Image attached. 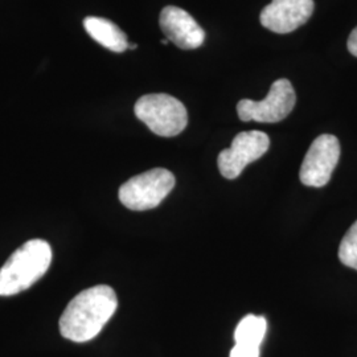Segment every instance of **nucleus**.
<instances>
[{
	"label": "nucleus",
	"mask_w": 357,
	"mask_h": 357,
	"mask_svg": "<svg viewBox=\"0 0 357 357\" xmlns=\"http://www.w3.org/2000/svg\"><path fill=\"white\" fill-rule=\"evenodd\" d=\"M137 118L153 134L165 138L176 137L188 123V113L183 103L168 94H146L134 107Z\"/></svg>",
	"instance_id": "nucleus-3"
},
{
	"label": "nucleus",
	"mask_w": 357,
	"mask_h": 357,
	"mask_svg": "<svg viewBox=\"0 0 357 357\" xmlns=\"http://www.w3.org/2000/svg\"><path fill=\"white\" fill-rule=\"evenodd\" d=\"M159 24L166 38L180 50H197L204 43V29L196 23L190 13L178 7H165L160 13Z\"/></svg>",
	"instance_id": "nucleus-9"
},
{
	"label": "nucleus",
	"mask_w": 357,
	"mask_h": 357,
	"mask_svg": "<svg viewBox=\"0 0 357 357\" xmlns=\"http://www.w3.org/2000/svg\"><path fill=\"white\" fill-rule=\"evenodd\" d=\"M168 43H169V40H168V38H163V40H162V44H163V45H167Z\"/></svg>",
	"instance_id": "nucleus-16"
},
{
	"label": "nucleus",
	"mask_w": 357,
	"mask_h": 357,
	"mask_svg": "<svg viewBox=\"0 0 357 357\" xmlns=\"http://www.w3.org/2000/svg\"><path fill=\"white\" fill-rule=\"evenodd\" d=\"M270 139L262 131H243L234 137L229 149L222 150L217 165L225 178H237L243 168L268 153Z\"/></svg>",
	"instance_id": "nucleus-6"
},
{
	"label": "nucleus",
	"mask_w": 357,
	"mask_h": 357,
	"mask_svg": "<svg viewBox=\"0 0 357 357\" xmlns=\"http://www.w3.org/2000/svg\"><path fill=\"white\" fill-rule=\"evenodd\" d=\"M314 0H273L261 13V24L274 33H290L306 24L314 13Z\"/></svg>",
	"instance_id": "nucleus-8"
},
{
	"label": "nucleus",
	"mask_w": 357,
	"mask_h": 357,
	"mask_svg": "<svg viewBox=\"0 0 357 357\" xmlns=\"http://www.w3.org/2000/svg\"><path fill=\"white\" fill-rule=\"evenodd\" d=\"M118 307L114 290L107 284L93 286L76 295L60 318V332L75 343H86L94 339Z\"/></svg>",
	"instance_id": "nucleus-1"
},
{
	"label": "nucleus",
	"mask_w": 357,
	"mask_h": 357,
	"mask_svg": "<svg viewBox=\"0 0 357 357\" xmlns=\"http://www.w3.org/2000/svg\"><path fill=\"white\" fill-rule=\"evenodd\" d=\"M230 357H259V347L236 344L230 351Z\"/></svg>",
	"instance_id": "nucleus-13"
},
{
	"label": "nucleus",
	"mask_w": 357,
	"mask_h": 357,
	"mask_svg": "<svg viewBox=\"0 0 357 357\" xmlns=\"http://www.w3.org/2000/svg\"><path fill=\"white\" fill-rule=\"evenodd\" d=\"M138 48V45H135V44H128V50H137Z\"/></svg>",
	"instance_id": "nucleus-15"
},
{
	"label": "nucleus",
	"mask_w": 357,
	"mask_h": 357,
	"mask_svg": "<svg viewBox=\"0 0 357 357\" xmlns=\"http://www.w3.org/2000/svg\"><path fill=\"white\" fill-rule=\"evenodd\" d=\"M175 187V176L166 168H153L128 178L119 188L121 203L131 211H149L160 204Z\"/></svg>",
	"instance_id": "nucleus-4"
},
{
	"label": "nucleus",
	"mask_w": 357,
	"mask_h": 357,
	"mask_svg": "<svg viewBox=\"0 0 357 357\" xmlns=\"http://www.w3.org/2000/svg\"><path fill=\"white\" fill-rule=\"evenodd\" d=\"M339 259L345 266L357 270V221L345 233L340 243Z\"/></svg>",
	"instance_id": "nucleus-12"
},
{
	"label": "nucleus",
	"mask_w": 357,
	"mask_h": 357,
	"mask_svg": "<svg viewBox=\"0 0 357 357\" xmlns=\"http://www.w3.org/2000/svg\"><path fill=\"white\" fill-rule=\"evenodd\" d=\"M268 330V320L265 317H257L253 314L246 315L238 323L234 331L236 344L259 347Z\"/></svg>",
	"instance_id": "nucleus-11"
},
{
	"label": "nucleus",
	"mask_w": 357,
	"mask_h": 357,
	"mask_svg": "<svg viewBox=\"0 0 357 357\" xmlns=\"http://www.w3.org/2000/svg\"><path fill=\"white\" fill-rule=\"evenodd\" d=\"M84 26L90 38L109 51L122 53L128 50V36L113 22L103 17L88 16L84 20Z\"/></svg>",
	"instance_id": "nucleus-10"
},
{
	"label": "nucleus",
	"mask_w": 357,
	"mask_h": 357,
	"mask_svg": "<svg viewBox=\"0 0 357 357\" xmlns=\"http://www.w3.org/2000/svg\"><path fill=\"white\" fill-rule=\"evenodd\" d=\"M52 248L45 240H29L16 249L0 268V296H13L29 289L48 271Z\"/></svg>",
	"instance_id": "nucleus-2"
},
{
	"label": "nucleus",
	"mask_w": 357,
	"mask_h": 357,
	"mask_svg": "<svg viewBox=\"0 0 357 357\" xmlns=\"http://www.w3.org/2000/svg\"><path fill=\"white\" fill-rule=\"evenodd\" d=\"M340 159V143L335 135L323 134L310 146L299 178L307 187H324Z\"/></svg>",
	"instance_id": "nucleus-7"
},
{
	"label": "nucleus",
	"mask_w": 357,
	"mask_h": 357,
	"mask_svg": "<svg viewBox=\"0 0 357 357\" xmlns=\"http://www.w3.org/2000/svg\"><path fill=\"white\" fill-rule=\"evenodd\" d=\"M347 45H348V51L351 52V54L357 57V26L351 32Z\"/></svg>",
	"instance_id": "nucleus-14"
},
{
	"label": "nucleus",
	"mask_w": 357,
	"mask_h": 357,
	"mask_svg": "<svg viewBox=\"0 0 357 357\" xmlns=\"http://www.w3.org/2000/svg\"><path fill=\"white\" fill-rule=\"evenodd\" d=\"M295 103L296 94L291 82L281 78L273 82L268 97L264 101L241 100L237 105V114L243 122L275 123L293 112Z\"/></svg>",
	"instance_id": "nucleus-5"
}]
</instances>
